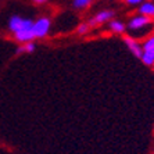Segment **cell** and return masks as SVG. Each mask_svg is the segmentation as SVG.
<instances>
[{"label":"cell","mask_w":154,"mask_h":154,"mask_svg":"<svg viewBox=\"0 0 154 154\" xmlns=\"http://www.w3.org/2000/svg\"><path fill=\"white\" fill-rule=\"evenodd\" d=\"M33 28V21L29 18H22L20 15H13L8 20V29L10 32L15 33L20 31H29Z\"/></svg>","instance_id":"1"},{"label":"cell","mask_w":154,"mask_h":154,"mask_svg":"<svg viewBox=\"0 0 154 154\" xmlns=\"http://www.w3.org/2000/svg\"><path fill=\"white\" fill-rule=\"evenodd\" d=\"M51 28V21L50 18L47 17H40L38 18L36 21H33V35H35L36 39H43L46 38L50 32Z\"/></svg>","instance_id":"2"},{"label":"cell","mask_w":154,"mask_h":154,"mask_svg":"<svg viewBox=\"0 0 154 154\" xmlns=\"http://www.w3.org/2000/svg\"><path fill=\"white\" fill-rule=\"evenodd\" d=\"M142 49H143V53H142L140 60L143 61V64L149 65V67L154 65V36L149 38L142 45Z\"/></svg>","instance_id":"3"},{"label":"cell","mask_w":154,"mask_h":154,"mask_svg":"<svg viewBox=\"0 0 154 154\" xmlns=\"http://www.w3.org/2000/svg\"><path fill=\"white\" fill-rule=\"evenodd\" d=\"M151 24V18L150 17H146V15H135L133 18H131V21L128 22V25H126V28L129 29V31H132V32H135V31H139V29L142 28H146V26H149Z\"/></svg>","instance_id":"4"},{"label":"cell","mask_w":154,"mask_h":154,"mask_svg":"<svg viewBox=\"0 0 154 154\" xmlns=\"http://www.w3.org/2000/svg\"><path fill=\"white\" fill-rule=\"evenodd\" d=\"M115 15V11L114 10H103V11H99L94 17H92L89 20V26H94V25H101V24H106L110 20H112Z\"/></svg>","instance_id":"5"},{"label":"cell","mask_w":154,"mask_h":154,"mask_svg":"<svg viewBox=\"0 0 154 154\" xmlns=\"http://www.w3.org/2000/svg\"><path fill=\"white\" fill-rule=\"evenodd\" d=\"M124 42H125L126 47L131 50V53H132L135 57H139V58L142 57L143 49H142V45H139L137 40H135L133 38H131V36H125V38H124Z\"/></svg>","instance_id":"6"},{"label":"cell","mask_w":154,"mask_h":154,"mask_svg":"<svg viewBox=\"0 0 154 154\" xmlns=\"http://www.w3.org/2000/svg\"><path fill=\"white\" fill-rule=\"evenodd\" d=\"M108 28L114 33H124L126 29V25L119 20H110L108 21Z\"/></svg>","instance_id":"7"},{"label":"cell","mask_w":154,"mask_h":154,"mask_svg":"<svg viewBox=\"0 0 154 154\" xmlns=\"http://www.w3.org/2000/svg\"><path fill=\"white\" fill-rule=\"evenodd\" d=\"M139 14L146 15V17H154V3L151 2H143L139 7Z\"/></svg>","instance_id":"8"},{"label":"cell","mask_w":154,"mask_h":154,"mask_svg":"<svg viewBox=\"0 0 154 154\" xmlns=\"http://www.w3.org/2000/svg\"><path fill=\"white\" fill-rule=\"evenodd\" d=\"M24 46H21L20 49L17 50V53H32V51H35L36 46H35V43L32 42H26V43H22Z\"/></svg>","instance_id":"9"},{"label":"cell","mask_w":154,"mask_h":154,"mask_svg":"<svg viewBox=\"0 0 154 154\" xmlns=\"http://www.w3.org/2000/svg\"><path fill=\"white\" fill-rule=\"evenodd\" d=\"M93 0H72V6L76 10H82V8L89 7Z\"/></svg>","instance_id":"10"},{"label":"cell","mask_w":154,"mask_h":154,"mask_svg":"<svg viewBox=\"0 0 154 154\" xmlns=\"http://www.w3.org/2000/svg\"><path fill=\"white\" fill-rule=\"evenodd\" d=\"M89 24H79V26L76 28V33L78 35H86L89 32Z\"/></svg>","instance_id":"11"},{"label":"cell","mask_w":154,"mask_h":154,"mask_svg":"<svg viewBox=\"0 0 154 154\" xmlns=\"http://www.w3.org/2000/svg\"><path fill=\"white\" fill-rule=\"evenodd\" d=\"M128 4H131V6H136V4H140L143 0H125Z\"/></svg>","instance_id":"12"},{"label":"cell","mask_w":154,"mask_h":154,"mask_svg":"<svg viewBox=\"0 0 154 154\" xmlns=\"http://www.w3.org/2000/svg\"><path fill=\"white\" fill-rule=\"evenodd\" d=\"M47 0H33V3H36V4H43V3H46Z\"/></svg>","instance_id":"13"}]
</instances>
